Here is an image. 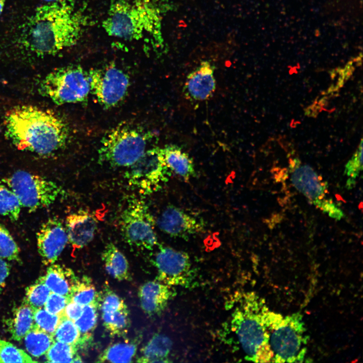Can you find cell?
Listing matches in <instances>:
<instances>
[{
    "instance_id": "obj_1",
    "label": "cell",
    "mask_w": 363,
    "mask_h": 363,
    "mask_svg": "<svg viewBox=\"0 0 363 363\" xmlns=\"http://www.w3.org/2000/svg\"><path fill=\"white\" fill-rule=\"evenodd\" d=\"M85 23L83 13L70 1L47 3L25 22L20 42L38 56L54 55L77 44Z\"/></svg>"
},
{
    "instance_id": "obj_2",
    "label": "cell",
    "mask_w": 363,
    "mask_h": 363,
    "mask_svg": "<svg viewBox=\"0 0 363 363\" xmlns=\"http://www.w3.org/2000/svg\"><path fill=\"white\" fill-rule=\"evenodd\" d=\"M5 134L20 150L48 155L63 148L70 135L65 120L54 111L18 105L5 115Z\"/></svg>"
},
{
    "instance_id": "obj_3",
    "label": "cell",
    "mask_w": 363,
    "mask_h": 363,
    "mask_svg": "<svg viewBox=\"0 0 363 363\" xmlns=\"http://www.w3.org/2000/svg\"><path fill=\"white\" fill-rule=\"evenodd\" d=\"M309 339L301 314L283 317L270 311L264 344L257 362H301Z\"/></svg>"
},
{
    "instance_id": "obj_4",
    "label": "cell",
    "mask_w": 363,
    "mask_h": 363,
    "mask_svg": "<svg viewBox=\"0 0 363 363\" xmlns=\"http://www.w3.org/2000/svg\"><path fill=\"white\" fill-rule=\"evenodd\" d=\"M102 23L109 36L139 41L158 33V11L150 0H112Z\"/></svg>"
},
{
    "instance_id": "obj_5",
    "label": "cell",
    "mask_w": 363,
    "mask_h": 363,
    "mask_svg": "<svg viewBox=\"0 0 363 363\" xmlns=\"http://www.w3.org/2000/svg\"><path fill=\"white\" fill-rule=\"evenodd\" d=\"M230 319V331L246 360L256 362L263 347L270 310L265 300L254 292L240 294Z\"/></svg>"
},
{
    "instance_id": "obj_6",
    "label": "cell",
    "mask_w": 363,
    "mask_h": 363,
    "mask_svg": "<svg viewBox=\"0 0 363 363\" xmlns=\"http://www.w3.org/2000/svg\"><path fill=\"white\" fill-rule=\"evenodd\" d=\"M153 136L140 128L120 124L105 134L98 150L99 161L113 167H130L146 151Z\"/></svg>"
},
{
    "instance_id": "obj_7",
    "label": "cell",
    "mask_w": 363,
    "mask_h": 363,
    "mask_svg": "<svg viewBox=\"0 0 363 363\" xmlns=\"http://www.w3.org/2000/svg\"><path fill=\"white\" fill-rule=\"evenodd\" d=\"M38 90L57 105L84 101L90 93L88 73L79 65L55 69L41 81Z\"/></svg>"
},
{
    "instance_id": "obj_8",
    "label": "cell",
    "mask_w": 363,
    "mask_h": 363,
    "mask_svg": "<svg viewBox=\"0 0 363 363\" xmlns=\"http://www.w3.org/2000/svg\"><path fill=\"white\" fill-rule=\"evenodd\" d=\"M17 196L22 207L29 212L48 207L62 194V189L55 183L41 176L18 170L2 179Z\"/></svg>"
},
{
    "instance_id": "obj_9",
    "label": "cell",
    "mask_w": 363,
    "mask_h": 363,
    "mask_svg": "<svg viewBox=\"0 0 363 363\" xmlns=\"http://www.w3.org/2000/svg\"><path fill=\"white\" fill-rule=\"evenodd\" d=\"M125 174L129 185L140 193L149 195L167 182L171 171L164 160L162 149L156 147L147 149Z\"/></svg>"
},
{
    "instance_id": "obj_10",
    "label": "cell",
    "mask_w": 363,
    "mask_h": 363,
    "mask_svg": "<svg viewBox=\"0 0 363 363\" xmlns=\"http://www.w3.org/2000/svg\"><path fill=\"white\" fill-rule=\"evenodd\" d=\"M119 224L122 235L130 246L151 250L157 244L155 221L144 202L130 201L121 214Z\"/></svg>"
},
{
    "instance_id": "obj_11",
    "label": "cell",
    "mask_w": 363,
    "mask_h": 363,
    "mask_svg": "<svg viewBox=\"0 0 363 363\" xmlns=\"http://www.w3.org/2000/svg\"><path fill=\"white\" fill-rule=\"evenodd\" d=\"M88 73L90 93L105 108H112L122 101L130 86L129 76L115 65L94 68Z\"/></svg>"
},
{
    "instance_id": "obj_12",
    "label": "cell",
    "mask_w": 363,
    "mask_h": 363,
    "mask_svg": "<svg viewBox=\"0 0 363 363\" xmlns=\"http://www.w3.org/2000/svg\"><path fill=\"white\" fill-rule=\"evenodd\" d=\"M153 262L157 270L158 281L165 284L185 286L193 279L190 257L183 251L160 246Z\"/></svg>"
},
{
    "instance_id": "obj_13",
    "label": "cell",
    "mask_w": 363,
    "mask_h": 363,
    "mask_svg": "<svg viewBox=\"0 0 363 363\" xmlns=\"http://www.w3.org/2000/svg\"><path fill=\"white\" fill-rule=\"evenodd\" d=\"M68 242L66 228L56 217L48 219L37 233L38 251L43 263H54Z\"/></svg>"
},
{
    "instance_id": "obj_14",
    "label": "cell",
    "mask_w": 363,
    "mask_h": 363,
    "mask_svg": "<svg viewBox=\"0 0 363 363\" xmlns=\"http://www.w3.org/2000/svg\"><path fill=\"white\" fill-rule=\"evenodd\" d=\"M157 223L159 229L165 233L185 239L205 230L203 222L171 205L165 207L158 217Z\"/></svg>"
},
{
    "instance_id": "obj_15",
    "label": "cell",
    "mask_w": 363,
    "mask_h": 363,
    "mask_svg": "<svg viewBox=\"0 0 363 363\" xmlns=\"http://www.w3.org/2000/svg\"><path fill=\"white\" fill-rule=\"evenodd\" d=\"M97 223L93 214L84 210L78 211L67 216L65 228L68 241L74 250L82 249L92 240Z\"/></svg>"
},
{
    "instance_id": "obj_16",
    "label": "cell",
    "mask_w": 363,
    "mask_h": 363,
    "mask_svg": "<svg viewBox=\"0 0 363 363\" xmlns=\"http://www.w3.org/2000/svg\"><path fill=\"white\" fill-rule=\"evenodd\" d=\"M214 69L207 61L202 62L187 76L184 87V92L190 99L204 101L211 97L216 89Z\"/></svg>"
},
{
    "instance_id": "obj_17",
    "label": "cell",
    "mask_w": 363,
    "mask_h": 363,
    "mask_svg": "<svg viewBox=\"0 0 363 363\" xmlns=\"http://www.w3.org/2000/svg\"><path fill=\"white\" fill-rule=\"evenodd\" d=\"M291 180L294 187L312 204L324 198L327 183L323 182L313 169L307 165H301L293 161Z\"/></svg>"
},
{
    "instance_id": "obj_18",
    "label": "cell",
    "mask_w": 363,
    "mask_h": 363,
    "mask_svg": "<svg viewBox=\"0 0 363 363\" xmlns=\"http://www.w3.org/2000/svg\"><path fill=\"white\" fill-rule=\"evenodd\" d=\"M170 286L159 281H149L141 286L138 296L143 311L149 315L160 313L173 295Z\"/></svg>"
},
{
    "instance_id": "obj_19",
    "label": "cell",
    "mask_w": 363,
    "mask_h": 363,
    "mask_svg": "<svg viewBox=\"0 0 363 363\" xmlns=\"http://www.w3.org/2000/svg\"><path fill=\"white\" fill-rule=\"evenodd\" d=\"M54 292L67 297L70 301L72 292L79 281L74 271L64 265H49L44 276L39 278Z\"/></svg>"
},
{
    "instance_id": "obj_20",
    "label": "cell",
    "mask_w": 363,
    "mask_h": 363,
    "mask_svg": "<svg viewBox=\"0 0 363 363\" xmlns=\"http://www.w3.org/2000/svg\"><path fill=\"white\" fill-rule=\"evenodd\" d=\"M165 162L168 168L185 180H189L195 174L192 158L178 146L169 144L162 148Z\"/></svg>"
},
{
    "instance_id": "obj_21",
    "label": "cell",
    "mask_w": 363,
    "mask_h": 363,
    "mask_svg": "<svg viewBox=\"0 0 363 363\" xmlns=\"http://www.w3.org/2000/svg\"><path fill=\"white\" fill-rule=\"evenodd\" d=\"M101 258L106 271L112 277L119 281L131 279L128 261L113 244L110 243L106 245Z\"/></svg>"
},
{
    "instance_id": "obj_22",
    "label": "cell",
    "mask_w": 363,
    "mask_h": 363,
    "mask_svg": "<svg viewBox=\"0 0 363 363\" xmlns=\"http://www.w3.org/2000/svg\"><path fill=\"white\" fill-rule=\"evenodd\" d=\"M172 346L171 340L163 334H156L141 350L142 356L138 362H169L167 356Z\"/></svg>"
},
{
    "instance_id": "obj_23",
    "label": "cell",
    "mask_w": 363,
    "mask_h": 363,
    "mask_svg": "<svg viewBox=\"0 0 363 363\" xmlns=\"http://www.w3.org/2000/svg\"><path fill=\"white\" fill-rule=\"evenodd\" d=\"M34 310L25 301L15 311L14 318L9 326L13 339L20 341L32 327Z\"/></svg>"
},
{
    "instance_id": "obj_24",
    "label": "cell",
    "mask_w": 363,
    "mask_h": 363,
    "mask_svg": "<svg viewBox=\"0 0 363 363\" xmlns=\"http://www.w3.org/2000/svg\"><path fill=\"white\" fill-rule=\"evenodd\" d=\"M137 350L136 341L114 343L106 348L99 355L98 362H130Z\"/></svg>"
},
{
    "instance_id": "obj_25",
    "label": "cell",
    "mask_w": 363,
    "mask_h": 363,
    "mask_svg": "<svg viewBox=\"0 0 363 363\" xmlns=\"http://www.w3.org/2000/svg\"><path fill=\"white\" fill-rule=\"evenodd\" d=\"M24 337L27 350L37 357L45 354L55 341L52 335L40 329L34 323Z\"/></svg>"
},
{
    "instance_id": "obj_26",
    "label": "cell",
    "mask_w": 363,
    "mask_h": 363,
    "mask_svg": "<svg viewBox=\"0 0 363 363\" xmlns=\"http://www.w3.org/2000/svg\"><path fill=\"white\" fill-rule=\"evenodd\" d=\"M97 304L84 306L81 316L74 321L80 333V339L77 346H81L92 338L93 331L96 327L98 313Z\"/></svg>"
},
{
    "instance_id": "obj_27",
    "label": "cell",
    "mask_w": 363,
    "mask_h": 363,
    "mask_svg": "<svg viewBox=\"0 0 363 363\" xmlns=\"http://www.w3.org/2000/svg\"><path fill=\"white\" fill-rule=\"evenodd\" d=\"M103 325L112 336L125 335L130 326L129 310L125 306L111 313H102Z\"/></svg>"
},
{
    "instance_id": "obj_28",
    "label": "cell",
    "mask_w": 363,
    "mask_h": 363,
    "mask_svg": "<svg viewBox=\"0 0 363 363\" xmlns=\"http://www.w3.org/2000/svg\"><path fill=\"white\" fill-rule=\"evenodd\" d=\"M21 204L15 194L0 182V214L11 221H17L20 216Z\"/></svg>"
},
{
    "instance_id": "obj_29",
    "label": "cell",
    "mask_w": 363,
    "mask_h": 363,
    "mask_svg": "<svg viewBox=\"0 0 363 363\" xmlns=\"http://www.w3.org/2000/svg\"><path fill=\"white\" fill-rule=\"evenodd\" d=\"M98 292L90 278L83 276L79 279L70 297V301L81 306L97 305Z\"/></svg>"
},
{
    "instance_id": "obj_30",
    "label": "cell",
    "mask_w": 363,
    "mask_h": 363,
    "mask_svg": "<svg viewBox=\"0 0 363 363\" xmlns=\"http://www.w3.org/2000/svg\"><path fill=\"white\" fill-rule=\"evenodd\" d=\"M53 337L55 340L75 345L77 347L80 339V333L74 322L63 314Z\"/></svg>"
},
{
    "instance_id": "obj_31",
    "label": "cell",
    "mask_w": 363,
    "mask_h": 363,
    "mask_svg": "<svg viewBox=\"0 0 363 363\" xmlns=\"http://www.w3.org/2000/svg\"><path fill=\"white\" fill-rule=\"evenodd\" d=\"M77 347L55 340L46 354L47 361L51 362H72L77 354Z\"/></svg>"
},
{
    "instance_id": "obj_32",
    "label": "cell",
    "mask_w": 363,
    "mask_h": 363,
    "mask_svg": "<svg viewBox=\"0 0 363 363\" xmlns=\"http://www.w3.org/2000/svg\"><path fill=\"white\" fill-rule=\"evenodd\" d=\"M50 292L48 287L38 278L34 284L26 289V296L24 300L34 310L42 308Z\"/></svg>"
},
{
    "instance_id": "obj_33",
    "label": "cell",
    "mask_w": 363,
    "mask_h": 363,
    "mask_svg": "<svg viewBox=\"0 0 363 363\" xmlns=\"http://www.w3.org/2000/svg\"><path fill=\"white\" fill-rule=\"evenodd\" d=\"M0 258L19 263L22 261L20 249L9 231L0 224Z\"/></svg>"
},
{
    "instance_id": "obj_34",
    "label": "cell",
    "mask_w": 363,
    "mask_h": 363,
    "mask_svg": "<svg viewBox=\"0 0 363 363\" xmlns=\"http://www.w3.org/2000/svg\"><path fill=\"white\" fill-rule=\"evenodd\" d=\"M97 306L102 313H111L123 308L126 304L108 285H105L98 292Z\"/></svg>"
},
{
    "instance_id": "obj_35",
    "label": "cell",
    "mask_w": 363,
    "mask_h": 363,
    "mask_svg": "<svg viewBox=\"0 0 363 363\" xmlns=\"http://www.w3.org/2000/svg\"><path fill=\"white\" fill-rule=\"evenodd\" d=\"M32 358L23 350L10 342L0 339V362H33Z\"/></svg>"
},
{
    "instance_id": "obj_36",
    "label": "cell",
    "mask_w": 363,
    "mask_h": 363,
    "mask_svg": "<svg viewBox=\"0 0 363 363\" xmlns=\"http://www.w3.org/2000/svg\"><path fill=\"white\" fill-rule=\"evenodd\" d=\"M61 316L52 314L42 308L37 309L34 312V324L40 329L53 336Z\"/></svg>"
},
{
    "instance_id": "obj_37",
    "label": "cell",
    "mask_w": 363,
    "mask_h": 363,
    "mask_svg": "<svg viewBox=\"0 0 363 363\" xmlns=\"http://www.w3.org/2000/svg\"><path fill=\"white\" fill-rule=\"evenodd\" d=\"M362 169V141L351 159L345 165L344 173L349 178L347 181V186L350 188L354 185L355 179L358 176Z\"/></svg>"
},
{
    "instance_id": "obj_38",
    "label": "cell",
    "mask_w": 363,
    "mask_h": 363,
    "mask_svg": "<svg viewBox=\"0 0 363 363\" xmlns=\"http://www.w3.org/2000/svg\"><path fill=\"white\" fill-rule=\"evenodd\" d=\"M70 300L65 296L51 292L44 305V309L49 313L62 315Z\"/></svg>"
},
{
    "instance_id": "obj_39",
    "label": "cell",
    "mask_w": 363,
    "mask_h": 363,
    "mask_svg": "<svg viewBox=\"0 0 363 363\" xmlns=\"http://www.w3.org/2000/svg\"><path fill=\"white\" fill-rule=\"evenodd\" d=\"M313 204L336 220H340L343 217L342 211L331 199L323 198L316 201Z\"/></svg>"
},
{
    "instance_id": "obj_40",
    "label": "cell",
    "mask_w": 363,
    "mask_h": 363,
    "mask_svg": "<svg viewBox=\"0 0 363 363\" xmlns=\"http://www.w3.org/2000/svg\"><path fill=\"white\" fill-rule=\"evenodd\" d=\"M83 306L76 302L70 301L66 305L63 314L69 319L74 322L77 320L82 314Z\"/></svg>"
},
{
    "instance_id": "obj_41",
    "label": "cell",
    "mask_w": 363,
    "mask_h": 363,
    "mask_svg": "<svg viewBox=\"0 0 363 363\" xmlns=\"http://www.w3.org/2000/svg\"><path fill=\"white\" fill-rule=\"evenodd\" d=\"M10 267L9 264L0 258V293L2 292L6 284V280L9 276Z\"/></svg>"
},
{
    "instance_id": "obj_42",
    "label": "cell",
    "mask_w": 363,
    "mask_h": 363,
    "mask_svg": "<svg viewBox=\"0 0 363 363\" xmlns=\"http://www.w3.org/2000/svg\"><path fill=\"white\" fill-rule=\"evenodd\" d=\"M6 0H0V15L3 13Z\"/></svg>"
},
{
    "instance_id": "obj_43",
    "label": "cell",
    "mask_w": 363,
    "mask_h": 363,
    "mask_svg": "<svg viewBox=\"0 0 363 363\" xmlns=\"http://www.w3.org/2000/svg\"><path fill=\"white\" fill-rule=\"evenodd\" d=\"M82 361H82L81 357L79 355L76 354L75 355V357H74V359H73L72 362H82Z\"/></svg>"
},
{
    "instance_id": "obj_44",
    "label": "cell",
    "mask_w": 363,
    "mask_h": 363,
    "mask_svg": "<svg viewBox=\"0 0 363 363\" xmlns=\"http://www.w3.org/2000/svg\"><path fill=\"white\" fill-rule=\"evenodd\" d=\"M42 1H44L45 2H46L47 3H51V2H55V1H57L58 0H42Z\"/></svg>"
}]
</instances>
